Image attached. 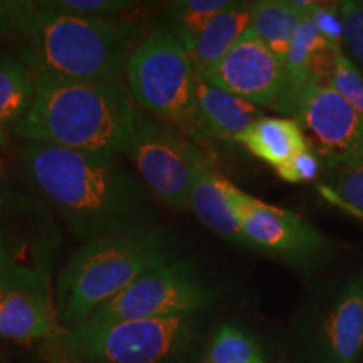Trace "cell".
<instances>
[{
  "label": "cell",
  "mask_w": 363,
  "mask_h": 363,
  "mask_svg": "<svg viewBox=\"0 0 363 363\" xmlns=\"http://www.w3.org/2000/svg\"><path fill=\"white\" fill-rule=\"evenodd\" d=\"M252 9L254 4L229 2L207 22L190 52L195 78H206L233 49L251 26Z\"/></svg>",
  "instance_id": "cell-16"
},
{
  "label": "cell",
  "mask_w": 363,
  "mask_h": 363,
  "mask_svg": "<svg viewBox=\"0 0 363 363\" xmlns=\"http://www.w3.org/2000/svg\"><path fill=\"white\" fill-rule=\"evenodd\" d=\"M4 145H6V133H4L2 125H0V147H4Z\"/></svg>",
  "instance_id": "cell-33"
},
{
  "label": "cell",
  "mask_w": 363,
  "mask_h": 363,
  "mask_svg": "<svg viewBox=\"0 0 363 363\" xmlns=\"http://www.w3.org/2000/svg\"><path fill=\"white\" fill-rule=\"evenodd\" d=\"M331 84L348 99V103L363 118V76L343 51L335 52V69L331 76Z\"/></svg>",
  "instance_id": "cell-26"
},
{
  "label": "cell",
  "mask_w": 363,
  "mask_h": 363,
  "mask_svg": "<svg viewBox=\"0 0 363 363\" xmlns=\"http://www.w3.org/2000/svg\"><path fill=\"white\" fill-rule=\"evenodd\" d=\"M65 331L51 296L29 291H0V338L17 343L49 342L62 337Z\"/></svg>",
  "instance_id": "cell-13"
},
{
  "label": "cell",
  "mask_w": 363,
  "mask_h": 363,
  "mask_svg": "<svg viewBox=\"0 0 363 363\" xmlns=\"http://www.w3.org/2000/svg\"><path fill=\"white\" fill-rule=\"evenodd\" d=\"M192 148L194 143L136 111L128 153L145 185L177 212L190 211Z\"/></svg>",
  "instance_id": "cell-10"
},
{
  "label": "cell",
  "mask_w": 363,
  "mask_h": 363,
  "mask_svg": "<svg viewBox=\"0 0 363 363\" xmlns=\"http://www.w3.org/2000/svg\"><path fill=\"white\" fill-rule=\"evenodd\" d=\"M49 261L39 257V249L7 234L0 225V291H29L49 296Z\"/></svg>",
  "instance_id": "cell-17"
},
{
  "label": "cell",
  "mask_w": 363,
  "mask_h": 363,
  "mask_svg": "<svg viewBox=\"0 0 363 363\" xmlns=\"http://www.w3.org/2000/svg\"><path fill=\"white\" fill-rule=\"evenodd\" d=\"M313 2L264 0L252 9L251 27L276 56L284 61L296 29L310 16Z\"/></svg>",
  "instance_id": "cell-19"
},
{
  "label": "cell",
  "mask_w": 363,
  "mask_h": 363,
  "mask_svg": "<svg viewBox=\"0 0 363 363\" xmlns=\"http://www.w3.org/2000/svg\"><path fill=\"white\" fill-rule=\"evenodd\" d=\"M217 299L192 261H174L147 272L83 323L108 325L116 321L195 315Z\"/></svg>",
  "instance_id": "cell-7"
},
{
  "label": "cell",
  "mask_w": 363,
  "mask_h": 363,
  "mask_svg": "<svg viewBox=\"0 0 363 363\" xmlns=\"http://www.w3.org/2000/svg\"><path fill=\"white\" fill-rule=\"evenodd\" d=\"M203 79L256 106L288 113L289 83L284 61L251 26Z\"/></svg>",
  "instance_id": "cell-11"
},
{
  "label": "cell",
  "mask_w": 363,
  "mask_h": 363,
  "mask_svg": "<svg viewBox=\"0 0 363 363\" xmlns=\"http://www.w3.org/2000/svg\"><path fill=\"white\" fill-rule=\"evenodd\" d=\"M321 163L320 157L313 152L311 148L303 150V152L296 153V155L284 162L283 165L276 167L279 177L289 184H303V182H310L320 174Z\"/></svg>",
  "instance_id": "cell-28"
},
{
  "label": "cell",
  "mask_w": 363,
  "mask_h": 363,
  "mask_svg": "<svg viewBox=\"0 0 363 363\" xmlns=\"http://www.w3.org/2000/svg\"><path fill=\"white\" fill-rule=\"evenodd\" d=\"M288 115L294 116L325 169L363 163V118L333 84L303 86Z\"/></svg>",
  "instance_id": "cell-8"
},
{
  "label": "cell",
  "mask_w": 363,
  "mask_h": 363,
  "mask_svg": "<svg viewBox=\"0 0 363 363\" xmlns=\"http://www.w3.org/2000/svg\"><path fill=\"white\" fill-rule=\"evenodd\" d=\"M311 13L321 38L328 43L331 49H335V51H343V26L342 17H340V4L338 6L330 7H323L321 4H315Z\"/></svg>",
  "instance_id": "cell-29"
},
{
  "label": "cell",
  "mask_w": 363,
  "mask_h": 363,
  "mask_svg": "<svg viewBox=\"0 0 363 363\" xmlns=\"http://www.w3.org/2000/svg\"><path fill=\"white\" fill-rule=\"evenodd\" d=\"M179 238L160 227L84 244L59 272L56 315L65 328L83 323L147 272L177 261Z\"/></svg>",
  "instance_id": "cell-4"
},
{
  "label": "cell",
  "mask_w": 363,
  "mask_h": 363,
  "mask_svg": "<svg viewBox=\"0 0 363 363\" xmlns=\"http://www.w3.org/2000/svg\"><path fill=\"white\" fill-rule=\"evenodd\" d=\"M34 6L35 2L26 0H0V38L19 33L22 21Z\"/></svg>",
  "instance_id": "cell-30"
},
{
  "label": "cell",
  "mask_w": 363,
  "mask_h": 363,
  "mask_svg": "<svg viewBox=\"0 0 363 363\" xmlns=\"http://www.w3.org/2000/svg\"><path fill=\"white\" fill-rule=\"evenodd\" d=\"M203 363H206V362H203Z\"/></svg>",
  "instance_id": "cell-34"
},
{
  "label": "cell",
  "mask_w": 363,
  "mask_h": 363,
  "mask_svg": "<svg viewBox=\"0 0 363 363\" xmlns=\"http://www.w3.org/2000/svg\"><path fill=\"white\" fill-rule=\"evenodd\" d=\"M22 59L34 72L76 81L118 79L142 24L52 11L35 2L22 21Z\"/></svg>",
  "instance_id": "cell-3"
},
{
  "label": "cell",
  "mask_w": 363,
  "mask_h": 363,
  "mask_svg": "<svg viewBox=\"0 0 363 363\" xmlns=\"http://www.w3.org/2000/svg\"><path fill=\"white\" fill-rule=\"evenodd\" d=\"M206 363H264L259 343L235 326H220L208 347Z\"/></svg>",
  "instance_id": "cell-23"
},
{
  "label": "cell",
  "mask_w": 363,
  "mask_h": 363,
  "mask_svg": "<svg viewBox=\"0 0 363 363\" xmlns=\"http://www.w3.org/2000/svg\"><path fill=\"white\" fill-rule=\"evenodd\" d=\"M343 26V45L350 52V61L363 76V2L345 0L340 4Z\"/></svg>",
  "instance_id": "cell-25"
},
{
  "label": "cell",
  "mask_w": 363,
  "mask_h": 363,
  "mask_svg": "<svg viewBox=\"0 0 363 363\" xmlns=\"http://www.w3.org/2000/svg\"><path fill=\"white\" fill-rule=\"evenodd\" d=\"M244 145L252 155L271 163L283 165L289 158L310 148L301 128L293 118H266L254 121L249 128L234 140Z\"/></svg>",
  "instance_id": "cell-18"
},
{
  "label": "cell",
  "mask_w": 363,
  "mask_h": 363,
  "mask_svg": "<svg viewBox=\"0 0 363 363\" xmlns=\"http://www.w3.org/2000/svg\"><path fill=\"white\" fill-rule=\"evenodd\" d=\"M328 184L323 185L321 192L333 202L350 207V211L363 214V163L328 170Z\"/></svg>",
  "instance_id": "cell-24"
},
{
  "label": "cell",
  "mask_w": 363,
  "mask_h": 363,
  "mask_svg": "<svg viewBox=\"0 0 363 363\" xmlns=\"http://www.w3.org/2000/svg\"><path fill=\"white\" fill-rule=\"evenodd\" d=\"M311 12L310 16L299 24L284 57V66L286 72H288L289 83V103H291L293 96L303 88V86L311 83V66L316 54L320 52L321 49L330 48L328 43L321 38L320 30H318L316 27V22L313 21ZM286 115H288V113H286Z\"/></svg>",
  "instance_id": "cell-21"
},
{
  "label": "cell",
  "mask_w": 363,
  "mask_h": 363,
  "mask_svg": "<svg viewBox=\"0 0 363 363\" xmlns=\"http://www.w3.org/2000/svg\"><path fill=\"white\" fill-rule=\"evenodd\" d=\"M190 211L208 230L238 246L249 247L239 229V222L229 199L220 185V175L211 169L206 157L194 145L192 182H190Z\"/></svg>",
  "instance_id": "cell-14"
},
{
  "label": "cell",
  "mask_w": 363,
  "mask_h": 363,
  "mask_svg": "<svg viewBox=\"0 0 363 363\" xmlns=\"http://www.w3.org/2000/svg\"><path fill=\"white\" fill-rule=\"evenodd\" d=\"M136 108L120 79L76 81L34 72V99L16 133L27 142L116 158L128 152Z\"/></svg>",
  "instance_id": "cell-2"
},
{
  "label": "cell",
  "mask_w": 363,
  "mask_h": 363,
  "mask_svg": "<svg viewBox=\"0 0 363 363\" xmlns=\"http://www.w3.org/2000/svg\"><path fill=\"white\" fill-rule=\"evenodd\" d=\"M130 93L140 106L192 136L206 138L195 103V72L187 49L169 30H153L125 66Z\"/></svg>",
  "instance_id": "cell-5"
},
{
  "label": "cell",
  "mask_w": 363,
  "mask_h": 363,
  "mask_svg": "<svg viewBox=\"0 0 363 363\" xmlns=\"http://www.w3.org/2000/svg\"><path fill=\"white\" fill-rule=\"evenodd\" d=\"M39 4L52 11L84 17H99V19H104L103 16H115V13L135 9L133 2H125V0H48V2Z\"/></svg>",
  "instance_id": "cell-27"
},
{
  "label": "cell",
  "mask_w": 363,
  "mask_h": 363,
  "mask_svg": "<svg viewBox=\"0 0 363 363\" xmlns=\"http://www.w3.org/2000/svg\"><path fill=\"white\" fill-rule=\"evenodd\" d=\"M49 343L52 345V355H51V363H101L98 360H91V358H84L79 355H74V353L66 350L61 343L56 340H49Z\"/></svg>",
  "instance_id": "cell-31"
},
{
  "label": "cell",
  "mask_w": 363,
  "mask_h": 363,
  "mask_svg": "<svg viewBox=\"0 0 363 363\" xmlns=\"http://www.w3.org/2000/svg\"><path fill=\"white\" fill-rule=\"evenodd\" d=\"M227 0H177L167 9L169 33L192 52L197 38L207 22L227 6Z\"/></svg>",
  "instance_id": "cell-22"
},
{
  "label": "cell",
  "mask_w": 363,
  "mask_h": 363,
  "mask_svg": "<svg viewBox=\"0 0 363 363\" xmlns=\"http://www.w3.org/2000/svg\"><path fill=\"white\" fill-rule=\"evenodd\" d=\"M321 363H357L363 350V271L335 294L318 335Z\"/></svg>",
  "instance_id": "cell-12"
},
{
  "label": "cell",
  "mask_w": 363,
  "mask_h": 363,
  "mask_svg": "<svg viewBox=\"0 0 363 363\" xmlns=\"http://www.w3.org/2000/svg\"><path fill=\"white\" fill-rule=\"evenodd\" d=\"M195 103L206 135L224 140H235L262 118L259 106L201 78H195Z\"/></svg>",
  "instance_id": "cell-15"
},
{
  "label": "cell",
  "mask_w": 363,
  "mask_h": 363,
  "mask_svg": "<svg viewBox=\"0 0 363 363\" xmlns=\"http://www.w3.org/2000/svg\"><path fill=\"white\" fill-rule=\"evenodd\" d=\"M194 315L79 323L57 342L74 353L101 363H169L189 348L195 335Z\"/></svg>",
  "instance_id": "cell-6"
},
{
  "label": "cell",
  "mask_w": 363,
  "mask_h": 363,
  "mask_svg": "<svg viewBox=\"0 0 363 363\" xmlns=\"http://www.w3.org/2000/svg\"><path fill=\"white\" fill-rule=\"evenodd\" d=\"M27 203L21 201L17 195L0 192V225L4 224V219L9 216H12L17 211H26Z\"/></svg>",
  "instance_id": "cell-32"
},
{
  "label": "cell",
  "mask_w": 363,
  "mask_h": 363,
  "mask_svg": "<svg viewBox=\"0 0 363 363\" xmlns=\"http://www.w3.org/2000/svg\"><path fill=\"white\" fill-rule=\"evenodd\" d=\"M34 99V71L26 62L0 56V125L19 123Z\"/></svg>",
  "instance_id": "cell-20"
},
{
  "label": "cell",
  "mask_w": 363,
  "mask_h": 363,
  "mask_svg": "<svg viewBox=\"0 0 363 363\" xmlns=\"http://www.w3.org/2000/svg\"><path fill=\"white\" fill-rule=\"evenodd\" d=\"M22 170L84 244L155 227L152 202L116 158L29 142Z\"/></svg>",
  "instance_id": "cell-1"
},
{
  "label": "cell",
  "mask_w": 363,
  "mask_h": 363,
  "mask_svg": "<svg viewBox=\"0 0 363 363\" xmlns=\"http://www.w3.org/2000/svg\"><path fill=\"white\" fill-rule=\"evenodd\" d=\"M220 185L229 199L247 246L301 267L323 262L333 244L293 212L267 206L220 177Z\"/></svg>",
  "instance_id": "cell-9"
}]
</instances>
